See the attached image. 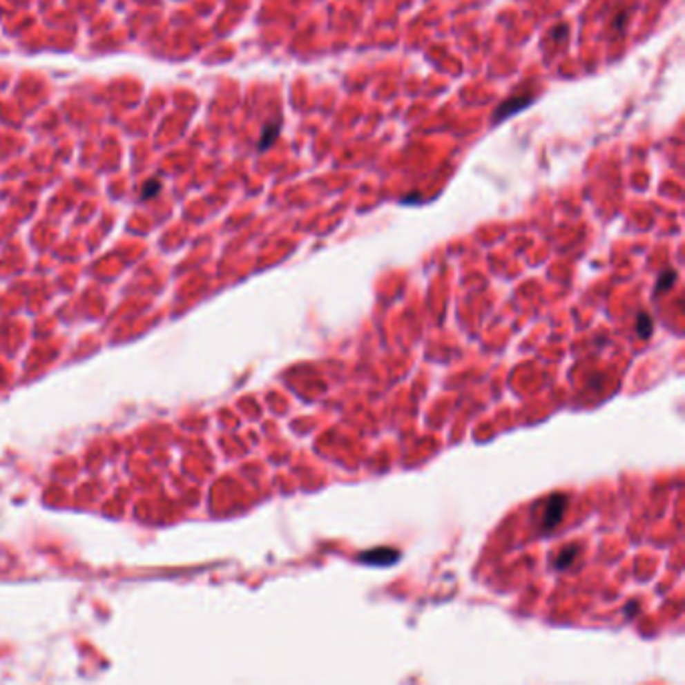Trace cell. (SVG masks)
Instances as JSON below:
<instances>
[{"instance_id": "obj_5", "label": "cell", "mask_w": 685, "mask_h": 685, "mask_svg": "<svg viewBox=\"0 0 685 685\" xmlns=\"http://www.w3.org/2000/svg\"><path fill=\"white\" fill-rule=\"evenodd\" d=\"M577 552H579V547H577V545L565 547L563 551L559 552V557H557V567H559V569H567L575 559H577Z\"/></svg>"}, {"instance_id": "obj_1", "label": "cell", "mask_w": 685, "mask_h": 685, "mask_svg": "<svg viewBox=\"0 0 685 685\" xmlns=\"http://www.w3.org/2000/svg\"><path fill=\"white\" fill-rule=\"evenodd\" d=\"M532 101H534V95H532V93H521V95H514V97H510L507 101H503V103L496 107V110L492 113V123H494V125L503 123L505 119L512 117V115H517L519 110L530 107Z\"/></svg>"}, {"instance_id": "obj_6", "label": "cell", "mask_w": 685, "mask_h": 685, "mask_svg": "<svg viewBox=\"0 0 685 685\" xmlns=\"http://www.w3.org/2000/svg\"><path fill=\"white\" fill-rule=\"evenodd\" d=\"M675 278H677V273H675L673 269H667V271H663L662 276H659V280H657V291H665V289H669V287L673 286Z\"/></svg>"}, {"instance_id": "obj_3", "label": "cell", "mask_w": 685, "mask_h": 685, "mask_svg": "<svg viewBox=\"0 0 685 685\" xmlns=\"http://www.w3.org/2000/svg\"><path fill=\"white\" fill-rule=\"evenodd\" d=\"M360 561L362 563H368V565H392L398 561V551L390 549V547H378V549H372V551H366L360 554Z\"/></svg>"}, {"instance_id": "obj_7", "label": "cell", "mask_w": 685, "mask_h": 685, "mask_svg": "<svg viewBox=\"0 0 685 685\" xmlns=\"http://www.w3.org/2000/svg\"><path fill=\"white\" fill-rule=\"evenodd\" d=\"M159 189H161V183H159L157 179H151V181H147V183L143 185V189H141V197L143 199L155 197V195L159 193Z\"/></svg>"}, {"instance_id": "obj_8", "label": "cell", "mask_w": 685, "mask_h": 685, "mask_svg": "<svg viewBox=\"0 0 685 685\" xmlns=\"http://www.w3.org/2000/svg\"><path fill=\"white\" fill-rule=\"evenodd\" d=\"M651 328H653V324H651L649 316L647 313H641L639 320H637V334H639L641 338H649Z\"/></svg>"}, {"instance_id": "obj_4", "label": "cell", "mask_w": 685, "mask_h": 685, "mask_svg": "<svg viewBox=\"0 0 685 685\" xmlns=\"http://www.w3.org/2000/svg\"><path fill=\"white\" fill-rule=\"evenodd\" d=\"M280 131H282V119H273V121H269V123L264 127L262 139L258 141V151H265L267 147H271V145L276 143V139L280 137Z\"/></svg>"}, {"instance_id": "obj_2", "label": "cell", "mask_w": 685, "mask_h": 685, "mask_svg": "<svg viewBox=\"0 0 685 685\" xmlns=\"http://www.w3.org/2000/svg\"><path fill=\"white\" fill-rule=\"evenodd\" d=\"M567 505H569L567 494H552L551 499L547 501V507L543 512V529H554L561 523V519L567 510Z\"/></svg>"}]
</instances>
